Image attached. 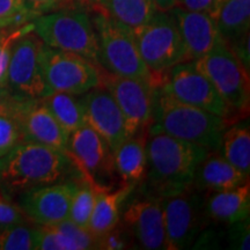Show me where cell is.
Wrapping results in <instances>:
<instances>
[{
    "instance_id": "6da1fadb",
    "label": "cell",
    "mask_w": 250,
    "mask_h": 250,
    "mask_svg": "<svg viewBox=\"0 0 250 250\" xmlns=\"http://www.w3.org/2000/svg\"><path fill=\"white\" fill-rule=\"evenodd\" d=\"M208 152L167 133L148 131L146 195L164 199L191 187L197 167Z\"/></svg>"
},
{
    "instance_id": "7a4b0ae2",
    "label": "cell",
    "mask_w": 250,
    "mask_h": 250,
    "mask_svg": "<svg viewBox=\"0 0 250 250\" xmlns=\"http://www.w3.org/2000/svg\"><path fill=\"white\" fill-rule=\"evenodd\" d=\"M79 171L66 153L45 145L22 142L0 158V186L24 192L43 186L68 181Z\"/></svg>"
},
{
    "instance_id": "3957f363",
    "label": "cell",
    "mask_w": 250,
    "mask_h": 250,
    "mask_svg": "<svg viewBox=\"0 0 250 250\" xmlns=\"http://www.w3.org/2000/svg\"><path fill=\"white\" fill-rule=\"evenodd\" d=\"M228 120L174 99L155 88V105L149 132H164L206 151H218Z\"/></svg>"
},
{
    "instance_id": "277c9868",
    "label": "cell",
    "mask_w": 250,
    "mask_h": 250,
    "mask_svg": "<svg viewBox=\"0 0 250 250\" xmlns=\"http://www.w3.org/2000/svg\"><path fill=\"white\" fill-rule=\"evenodd\" d=\"M31 23L33 31L45 45L79 55L102 67L96 30L86 11L81 8L54 9L37 15Z\"/></svg>"
},
{
    "instance_id": "5b68a950",
    "label": "cell",
    "mask_w": 250,
    "mask_h": 250,
    "mask_svg": "<svg viewBox=\"0 0 250 250\" xmlns=\"http://www.w3.org/2000/svg\"><path fill=\"white\" fill-rule=\"evenodd\" d=\"M92 20L98 36L101 66L110 73L146 81L158 88L160 83L144 62L129 28L98 8Z\"/></svg>"
},
{
    "instance_id": "8992f818",
    "label": "cell",
    "mask_w": 250,
    "mask_h": 250,
    "mask_svg": "<svg viewBox=\"0 0 250 250\" xmlns=\"http://www.w3.org/2000/svg\"><path fill=\"white\" fill-rule=\"evenodd\" d=\"M129 30L144 62L160 85L166 72L186 62L182 39L170 12H158L148 22Z\"/></svg>"
},
{
    "instance_id": "52a82bcc",
    "label": "cell",
    "mask_w": 250,
    "mask_h": 250,
    "mask_svg": "<svg viewBox=\"0 0 250 250\" xmlns=\"http://www.w3.org/2000/svg\"><path fill=\"white\" fill-rule=\"evenodd\" d=\"M196 68L211 81L232 111L248 114L250 103L249 71L226 42L193 61Z\"/></svg>"
},
{
    "instance_id": "ba28073f",
    "label": "cell",
    "mask_w": 250,
    "mask_h": 250,
    "mask_svg": "<svg viewBox=\"0 0 250 250\" xmlns=\"http://www.w3.org/2000/svg\"><path fill=\"white\" fill-rule=\"evenodd\" d=\"M43 45L33 30L19 36L12 44L4 87L13 99L37 100L49 94L43 71Z\"/></svg>"
},
{
    "instance_id": "9c48e42d",
    "label": "cell",
    "mask_w": 250,
    "mask_h": 250,
    "mask_svg": "<svg viewBox=\"0 0 250 250\" xmlns=\"http://www.w3.org/2000/svg\"><path fill=\"white\" fill-rule=\"evenodd\" d=\"M205 195L192 186L177 195L161 199L164 208L166 250L192 246L204 228Z\"/></svg>"
},
{
    "instance_id": "30bf717a",
    "label": "cell",
    "mask_w": 250,
    "mask_h": 250,
    "mask_svg": "<svg viewBox=\"0 0 250 250\" xmlns=\"http://www.w3.org/2000/svg\"><path fill=\"white\" fill-rule=\"evenodd\" d=\"M42 62L49 93L65 92L83 95L101 83L102 67L79 55L44 44Z\"/></svg>"
},
{
    "instance_id": "8fae6325",
    "label": "cell",
    "mask_w": 250,
    "mask_h": 250,
    "mask_svg": "<svg viewBox=\"0 0 250 250\" xmlns=\"http://www.w3.org/2000/svg\"><path fill=\"white\" fill-rule=\"evenodd\" d=\"M116 101L124 116L127 137L151 126L154 115L155 87L146 81L101 71V83Z\"/></svg>"
},
{
    "instance_id": "7c38bea8",
    "label": "cell",
    "mask_w": 250,
    "mask_h": 250,
    "mask_svg": "<svg viewBox=\"0 0 250 250\" xmlns=\"http://www.w3.org/2000/svg\"><path fill=\"white\" fill-rule=\"evenodd\" d=\"M160 88L181 102L204 109L226 120L233 112L211 81L197 70L193 62H182L166 72Z\"/></svg>"
},
{
    "instance_id": "4fadbf2b",
    "label": "cell",
    "mask_w": 250,
    "mask_h": 250,
    "mask_svg": "<svg viewBox=\"0 0 250 250\" xmlns=\"http://www.w3.org/2000/svg\"><path fill=\"white\" fill-rule=\"evenodd\" d=\"M66 154L81 175L102 187H108L115 171L114 154L104 139L88 125L68 134Z\"/></svg>"
},
{
    "instance_id": "5bb4252c",
    "label": "cell",
    "mask_w": 250,
    "mask_h": 250,
    "mask_svg": "<svg viewBox=\"0 0 250 250\" xmlns=\"http://www.w3.org/2000/svg\"><path fill=\"white\" fill-rule=\"evenodd\" d=\"M8 108L20 125L23 142H33L66 153L68 134L42 100H17L8 94Z\"/></svg>"
},
{
    "instance_id": "9a60e30c",
    "label": "cell",
    "mask_w": 250,
    "mask_h": 250,
    "mask_svg": "<svg viewBox=\"0 0 250 250\" xmlns=\"http://www.w3.org/2000/svg\"><path fill=\"white\" fill-rule=\"evenodd\" d=\"M77 179L24 191L20 197L19 206L28 219L40 226H49L66 220L70 214Z\"/></svg>"
},
{
    "instance_id": "2e32d148",
    "label": "cell",
    "mask_w": 250,
    "mask_h": 250,
    "mask_svg": "<svg viewBox=\"0 0 250 250\" xmlns=\"http://www.w3.org/2000/svg\"><path fill=\"white\" fill-rule=\"evenodd\" d=\"M120 221L140 248L166 250L165 218L160 198L145 195L134 199L122 212Z\"/></svg>"
},
{
    "instance_id": "e0dca14e",
    "label": "cell",
    "mask_w": 250,
    "mask_h": 250,
    "mask_svg": "<svg viewBox=\"0 0 250 250\" xmlns=\"http://www.w3.org/2000/svg\"><path fill=\"white\" fill-rule=\"evenodd\" d=\"M86 124L107 142L111 151L127 138L124 116L116 101L104 87H94L81 95Z\"/></svg>"
},
{
    "instance_id": "ac0fdd59",
    "label": "cell",
    "mask_w": 250,
    "mask_h": 250,
    "mask_svg": "<svg viewBox=\"0 0 250 250\" xmlns=\"http://www.w3.org/2000/svg\"><path fill=\"white\" fill-rule=\"evenodd\" d=\"M169 12L179 28L186 51V62H193L203 57L215 45L224 42L211 15L188 11L179 6H175Z\"/></svg>"
},
{
    "instance_id": "d6986e66",
    "label": "cell",
    "mask_w": 250,
    "mask_h": 250,
    "mask_svg": "<svg viewBox=\"0 0 250 250\" xmlns=\"http://www.w3.org/2000/svg\"><path fill=\"white\" fill-rule=\"evenodd\" d=\"M249 176L229 164L218 151L208 152L198 165L193 176L192 187L204 195L226 191L242 186Z\"/></svg>"
},
{
    "instance_id": "ffe728a7",
    "label": "cell",
    "mask_w": 250,
    "mask_h": 250,
    "mask_svg": "<svg viewBox=\"0 0 250 250\" xmlns=\"http://www.w3.org/2000/svg\"><path fill=\"white\" fill-rule=\"evenodd\" d=\"M37 250H87L96 248V236L87 228L72 223L70 219L35 229Z\"/></svg>"
},
{
    "instance_id": "44dd1931",
    "label": "cell",
    "mask_w": 250,
    "mask_h": 250,
    "mask_svg": "<svg viewBox=\"0 0 250 250\" xmlns=\"http://www.w3.org/2000/svg\"><path fill=\"white\" fill-rule=\"evenodd\" d=\"M148 130L144 129L127 137L112 151L115 171L123 183L136 186L143 182L147 173V137Z\"/></svg>"
},
{
    "instance_id": "7402d4cb",
    "label": "cell",
    "mask_w": 250,
    "mask_h": 250,
    "mask_svg": "<svg viewBox=\"0 0 250 250\" xmlns=\"http://www.w3.org/2000/svg\"><path fill=\"white\" fill-rule=\"evenodd\" d=\"M204 213L206 219L219 224L232 225L249 218L250 213V183L213 192L205 196Z\"/></svg>"
},
{
    "instance_id": "603a6c76",
    "label": "cell",
    "mask_w": 250,
    "mask_h": 250,
    "mask_svg": "<svg viewBox=\"0 0 250 250\" xmlns=\"http://www.w3.org/2000/svg\"><path fill=\"white\" fill-rule=\"evenodd\" d=\"M134 184L123 183L117 189L100 186L96 190L95 203L90 215L88 229L99 236L116 226L121 220L122 208L129 198Z\"/></svg>"
},
{
    "instance_id": "cb8c5ba5",
    "label": "cell",
    "mask_w": 250,
    "mask_h": 250,
    "mask_svg": "<svg viewBox=\"0 0 250 250\" xmlns=\"http://www.w3.org/2000/svg\"><path fill=\"white\" fill-rule=\"evenodd\" d=\"M95 8L127 28L148 22L158 13L153 0H93Z\"/></svg>"
},
{
    "instance_id": "d4e9b609",
    "label": "cell",
    "mask_w": 250,
    "mask_h": 250,
    "mask_svg": "<svg viewBox=\"0 0 250 250\" xmlns=\"http://www.w3.org/2000/svg\"><path fill=\"white\" fill-rule=\"evenodd\" d=\"M214 21L226 43L249 33L250 0H221Z\"/></svg>"
},
{
    "instance_id": "484cf974",
    "label": "cell",
    "mask_w": 250,
    "mask_h": 250,
    "mask_svg": "<svg viewBox=\"0 0 250 250\" xmlns=\"http://www.w3.org/2000/svg\"><path fill=\"white\" fill-rule=\"evenodd\" d=\"M41 100L67 134L86 125V112L81 95L51 92Z\"/></svg>"
},
{
    "instance_id": "4316f807",
    "label": "cell",
    "mask_w": 250,
    "mask_h": 250,
    "mask_svg": "<svg viewBox=\"0 0 250 250\" xmlns=\"http://www.w3.org/2000/svg\"><path fill=\"white\" fill-rule=\"evenodd\" d=\"M219 152L226 160L247 176L250 174L249 122L235 123L225 130Z\"/></svg>"
},
{
    "instance_id": "83f0119b",
    "label": "cell",
    "mask_w": 250,
    "mask_h": 250,
    "mask_svg": "<svg viewBox=\"0 0 250 250\" xmlns=\"http://www.w3.org/2000/svg\"><path fill=\"white\" fill-rule=\"evenodd\" d=\"M99 187V184L83 175L78 177L76 190L72 197L70 214H68V219L72 223L88 229L90 215L95 203L96 190Z\"/></svg>"
},
{
    "instance_id": "f1b7e54d",
    "label": "cell",
    "mask_w": 250,
    "mask_h": 250,
    "mask_svg": "<svg viewBox=\"0 0 250 250\" xmlns=\"http://www.w3.org/2000/svg\"><path fill=\"white\" fill-rule=\"evenodd\" d=\"M35 229L26 223L2 228L0 229V250L35 249Z\"/></svg>"
},
{
    "instance_id": "f546056e",
    "label": "cell",
    "mask_w": 250,
    "mask_h": 250,
    "mask_svg": "<svg viewBox=\"0 0 250 250\" xmlns=\"http://www.w3.org/2000/svg\"><path fill=\"white\" fill-rule=\"evenodd\" d=\"M22 142L20 125L13 111L8 108L6 98V107L0 111V158Z\"/></svg>"
},
{
    "instance_id": "4dcf8cb0",
    "label": "cell",
    "mask_w": 250,
    "mask_h": 250,
    "mask_svg": "<svg viewBox=\"0 0 250 250\" xmlns=\"http://www.w3.org/2000/svg\"><path fill=\"white\" fill-rule=\"evenodd\" d=\"M36 17L22 0H0V29L21 26Z\"/></svg>"
},
{
    "instance_id": "1f68e13d",
    "label": "cell",
    "mask_w": 250,
    "mask_h": 250,
    "mask_svg": "<svg viewBox=\"0 0 250 250\" xmlns=\"http://www.w3.org/2000/svg\"><path fill=\"white\" fill-rule=\"evenodd\" d=\"M134 239L123 224L118 223L111 229L96 236V248L107 250H122L133 248Z\"/></svg>"
},
{
    "instance_id": "d6a6232c",
    "label": "cell",
    "mask_w": 250,
    "mask_h": 250,
    "mask_svg": "<svg viewBox=\"0 0 250 250\" xmlns=\"http://www.w3.org/2000/svg\"><path fill=\"white\" fill-rule=\"evenodd\" d=\"M229 230L227 233L228 245L230 249L249 250L250 249V225L249 218L236 221L229 225Z\"/></svg>"
},
{
    "instance_id": "836d02e7",
    "label": "cell",
    "mask_w": 250,
    "mask_h": 250,
    "mask_svg": "<svg viewBox=\"0 0 250 250\" xmlns=\"http://www.w3.org/2000/svg\"><path fill=\"white\" fill-rule=\"evenodd\" d=\"M21 223H27V217L20 206L13 204L0 191V229Z\"/></svg>"
},
{
    "instance_id": "e575fe53",
    "label": "cell",
    "mask_w": 250,
    "mask_h": 250,
    "mask_svg": "<svg viewBox=\"0 0 250 250\" xmlns=\"http://www.w3.org/2000/svg\"><path fill=\"white\" fill-rule=\"evenodd\" d=\"M221 0H177V5L188 11L203 12L214 18Z\"/></svg>"
},
{
    "instance_id": "d590c367",
    "label": "cell",
    "mask_w": 250,
    "mask_h": 250,
    "mask_svg": "<svg viewBox=\"0 0 250 250\" xmlns=\"http://www.w3.org/2000/svg\"><path fill=\"white\" fill-rule=\"evenodd\" d=\"M27 7L31 9L36 15L46 13L68 4L72 0H22Z\"/></svg>"
},
{
    "instance_id": "8d00e7d4",
    "label": "cell",
    "mask_w": 250,
    "mask_h": 250,
    "mask_svg": "<svg viewBox=\"0 0 250 250\" xmlns=\"http://www.w3.org/2000/svg\"><path fill=\"white\" fill-rule=\"evenodd\" d=\"M233 50L236 57L241 61L245 67L249 71L250 67V50H249V33L234 41L232 43H227Z\"/></svg>"
},
{
    "instance_id": "74e56055",
    "label": "cell",
    "mask_w": 250,
    "mask_h": 250,
    "mask_svg": "<svg viewBox=\"0 0 250 250\" xmlns=\"http://www.w3.org/2000/svg\"><path fill=\"white\" fill-rule=\"evenodd\" d=\"M159 12H169L177 5V0H153Z\"/></svg>"
},
{
    "instance_id": "f35d334b",
    "label": "cell",
    "mask_w": 250,
    "mask_h": 250,
    "mask_svg": "<svg viewBox=\"0 0 250 250\" xmlns=\"http://www.w3.org/2000/svg\"><path fill=\"white\" fill-rule=\"evenodd\" d=\"M6 89L2 86H0V111L6 107Z\"/></svg>"
},
{
    "instance_id": "ab89813d",
    "label": "cell",
    "mask_w": 250,
    "mask_h": 250,
    "mask_svg": "<svg viewBox=\"0 0 250 250\" xmlns=\"http://www.w3.org/2000/svg\"><path fill=\"white\" fill-rule=\"evenodd\" d=\"M0 35H1V33H0Z\"/></svg>"
}]
</instances>
